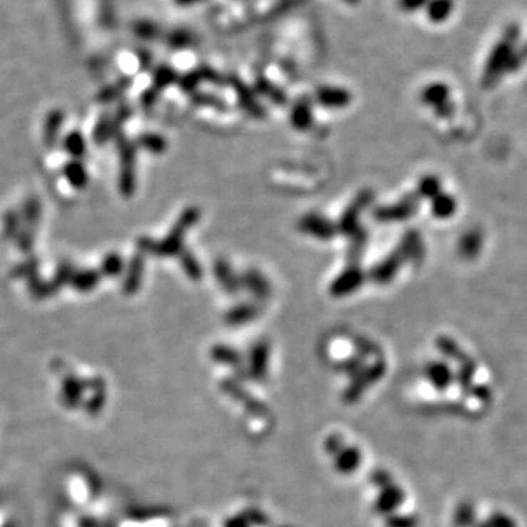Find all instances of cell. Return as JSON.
<instances>
[{
  "instance_id": "6da1fadb",
  "label": "cell",
  "mask_w": 527,
  "mask_h": 527,
  "mask_svg": "<svg viewBox=\"0 0 527 527\" xmlns=\"http://www.w3.org/2000/svg\"><path fill=\"white\" fill-rule=\"evenodd\" d=\"M520 37L521 29L518 24L511 22L506 26L501 37L492 46L483 65L481 76V84L483 88L496 87L499 81L510 75L511 62L516 48L520 44Z\"/></svg>"
},
{
  "instance_id": "7a4b0ae2",
  "label": "cell",
  "mask_w": 527,
  "mask_h": 527,
  "mask_svg": "<svg viewBox=\"0 0 527 527\" xmlns=\"http://www.w3.org/2000/svg\"><path fill=\"white\" fill-rule=\"evenodd\" d=\"M422 100L435 108V112L441 118H450L454 112V106L450 97V88L442 82H434L424 90Z\"/></svg>"
},
{
  "instance_id": "3957f363",
  "label": "cell",
  "mask_w": 527,
  "mask_h": 527,
  "mask_svg": "<svg viewBox=\"0 0 527 527\" xmlns=\"http://www.w3.org/2000/svg\"><path fill=\"white\" fill-rule=\"evenodd\" d=\"M483 247V233L478 229H471L463 235L459 242V254L464 260H475Z\"/></svg>"
},
{
  "instance_id": "277c9868",
  "label": "cell",
  "mask_w": 527,
  "mask_h": 527,
  "mask_svg": "<svg viewBox=\"0 0 527 527\" xmlns=\"http://www.w3.org/2000/svg\"><path fill=\"white\" fill-rule=\"evenodd\" d=\"M317 98L321 104L331 108L344 107L350 103V94L339 87H321L317 93Z\"/></svg>"
},
{
  "instance_id": "5b68a950",
  "label": "cell",
  "mask_w": 527,
  "mask_h": 527,
  "mask_svg": "<svg viewBox=\"0 0 527 527\" xmlns=\"http://www.w3.org/2000/svg\"><path fill=\"white\" fill-rule=\"evenodd\" d=\"M364 275L357 268H352L347 270L343 275H340L339 279L336 280V283L331 286V292L332 295L336 296H343V295H349L350 292H353L354 289H357L362 283Z\"/></svg>"
},
{
  "instance_id": "8992f818",
  "label": "cell",
  "mask_w": 527,
  "mask_h": 527,
  "mask_svg": "<svg viewBox=\"0 0 527 527\" xmlns=\"http://www.w3.org/2000/svg\"><path fill=\"white\" fill-rule=\"evenodd\" d=\"M454 5V0H429L428 5L425 6L426 18L432 24L446 22L451 16Z\"/></svg>"
},
{
  "instance_id": "52a82bcc",
  "label": "cell",
  "mask_w": 527,
  "mask_h": 527,
  "mask_svg": "<svg viewBox=\"0 0 527 527\" xmlns=\"http://www.w3.org/2000/svg\"><path fill=\"white\" fill-rule=\"evenodd\" d=\"M302 229L311 232L314 236H318L322 239L331 237L332 233H334V227H332L328 221H325L324 218L318 215H309L307 218H303Z\"/></svg>"
},
{
  "instance_id": "ba28073f",
  "label": "cell",
  "mask_w": 527,
  "mask_h": 527,
  "mask_svg": "<svg viewBox=\"0 0 527 527\" xmlns=\"http://www.w3.org/2000/svg\"><path fill=\"white\" fill-rule=\"evenodd\" d=\"M457 210V201L449 193H438L432 198V214L438 218H450Z\"/></svg>"
},
{
  "instance_id": "9c48e42d",
  "label": "cell",
  "mask_w": 527,
  "mask_h": 527,
  "mask_svg": "<svg viewBox=\"0 0 527 527\" xmlns=\"http://www.w3.org/2000/svg\"><path fill=\"white\" fill-rule=\"evenodd\" d=\"M401 261H403V257L399 252L393 254L390 258L385 260L382 264H379L377 270H374V279L378 283H388V280L392 279L394 272L397 271V268L400 267Z\"/></svg>"
},
{
  "instance_id": "30bf717a",
  "label": "cell",
  "mask_w": 527,
  "mask_h": 527,
  "mask_svg": "<svg viewBox=\"0 0 527 527\" xmlns=\"http://www.w3.org/2000/svg\"><path fill=\"white\" fill-rule=\"evenodd\" d=\"M414 210H416V200H413L410 204H400V205H396L393 208L379 210V213L377 215L381 220H397V218H404V217L413 214Z\"/></svg>"
},
{
  "instance_id": "8fae6325",
  "label": "cell",
  "mask_w": 527,
  "mask_h": 527,
  "mask_svg": "<svg viewBox=\"0 0 527 527\" xmlns=\"http://www.w3.org/2000/svg\"><path fill=\"white\" fill-rule=\"evenodd\" d=\"M292 122L297 128H307L311 123V108L308 103H297L292 112Z\"/></svg>"
},
{
  "instance_id": "7c38bea8",
  "label": "cell",
  "mask_w": 527,
  "mask_h": 527,
  "mask_svg": "<svg viewBox=\"0 0 527 527\" xmlns=\"http://www.w3.org/2000/svg\"><path fill=\"white\" fill-rule=\"evenodd\" d=\"M419 192L422 197H426V198H434L436 197L438 193L441 192V182L438 178L435 176H428V178H424L421 180V185H419Z\"/></svg>"
},
{
  "instance_id": "4fadbf2b",
  "label": "cell",
  "mask_w": 527,
  "mask_h": 527,
  "mask_svg": "<svg viewBox=\"0 0 527 527\" xmlns=\"http://www.w3.org/2000/svg\"><path fill=\"white\" fill-rule=\"evenodd\" d=\"M429 0H397V6L403 14H416L428 5Z\"/></svg>"
},
{
  "instance_id": "5bb4252c",
  "label": "cell",
  "mask_w": 527,
  "mask_h": 527,
  "mask_svg": "<svg viewBox=\"0 0 527 527\" xmlns=\"http://www.w3.org/2000/svg\"><path fill=\"white\" fill-rule=\"evenodd\" d=\"M254 315V309L249 308V307H242V308H237V309H233L230 312V318L233 322H240V321H245L247 318H251Z\"/></svg>"
},
{
  "instance_id": "9a60e30c",
  "label": "cell",
  "mask_w": 527,
  "mask_h": 527,
  "mask_svg": "<svg viewBox=\"0 0 527 527\" xmlns=\"http://www.w3.org/2000/svg\"><path fill=\"white\" fill-rule=\"evenodd\" d=\"M344 2L349 4V5H356V4L360 2V0H344Z\"/></svg>"
}]
</instances>
